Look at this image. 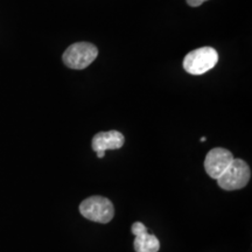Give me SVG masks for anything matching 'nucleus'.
Segmentation results:
<instances>
[{
    "label": "nucleus",
    "mask_w": 252,
    "mask_h": 252,
    "mask_svg": "<svg viewBox=\"0 0 252 252\" xmlns=\"http://www.w3.org/2000/svg\"><path fill=\"white\" fill-rule=\"evenodd\" d=\"M98 56L97 47L89 42H77L69 46L63 53V63L70 69L82 70L93 63Z\"/></svg>",
    "instance_id": "f257e3e1"
},
{
    "label": "nucleus",
    "mask_w": 252,
    "mask_h": 252,
    "mask_svg": "<svg viewBox=\"0 0 252 252\" xmlns=\"http://www.w3.org/2000/svg\"><path fill=\"white\" fill-rule=\"evenodd\" d=\"M219 62V53L213 47H202L188 53L184 60V69L188 74L203 75Z\"/></svg>",
    "instance_id": "f03ea898"
},
{
    "label": "nucleus",
    "mask_w": 252,
    "mask_h": 252,
    "mask_svg": "<svg viewBox=\"0 0 252 252\" xmlns=\"http://www.w3.org/2000/svg\"><path fill=\"white\" fill-rule=\"evenodd\" d=\"M80 213L87 220L96 223H109L115 216V207L109 198L103 196H90L82 201Z\"/></svg>",
    "instance_id": "7ed1b4c3"
},
{
    "label": "nucleus",
    "mask_w": 252,
    "mask_h": 252,
    "mask_svg": "<svg viewBox=\"0 0 252 252\" xmlns=\"http://www.w3.org/2000/svg\"><path fill=\"white\" fill-rule=\"evenodd\" d=\"M251 178V169L242 159L232 160L224 173L217 179V184L224 190H238L249 184Z\"/></svg>",
    "instance_id": "20e7f679"
},
{
    "label": "nucleus",
    "mask_w": 252,
    "mask_h": 252,
    "mask_svg": "<svg viewBox=\"0 0 252 252\" xmlns=\"http://www.w3.org/2000/svg\"><path fill=\"white\" fill-rule=\"evenodd\" d=\"M234 160V156L230 151L223 147H215L208 152L204 160V169L212 179H217L224 173L228 166Z\"/></svg>",
    "instance_id": "39448f33"
},
{
    "label": "nucleus",
    "mask_w": 252,
    "mask_h": 252,
    "mask_svg": "<svg viewBox=\"0 0 252 252\" xmlns=\"http://www.w3.org/2000/svg\"><path fill=\"white\" fill-rule=\"evenodd\" d=\"M132 234L134 235L133 247L135 252H158L160 249V242L154 235L147 232V228L141 222H134L132 224Z\"/></svg>",
    "instance_id": "423d86ee"
},
{
    "label": "nucleus",
    "mask_w": 252,
    "mask_h": 252,
    "mask_svg": "<svg viewBox=\"0 0 252 252\" xmlns=\"http://www.w3.org/2000/svg\"><path fill=\"white\" fill-rule=\"evenodd\" d=\"M125 138L118 131L99 132L93 138V150L94 152H106L108 150H118L124 145Z\"/></svg>",
    "instance_id": "0eeeda50"
},
{
    "label": "nucleus",
    "mask_w": 252,
    "mask_h": 252,
    "mask_svg": "<svg viewBox=\"0 0 252 252\" xmlns=\"http://www.w3.org/2000/svg\"><path fill=\"white\" fill-rule=\"evenodd\" d=\"M208 1V0H187V4L191 7H198L203 4V2Z\"/></svg>",
    "instance_id": "6e6552de"
},
{
    "label": "nucleus",
    "mask_w": 252,
    "mask_h": 252,
    "mask_svg": "<svg viewBox=\"0 0 252 252\" xmlns=\"http://www.w3.org/2000/svg\"><path fill=\"white\" fill-rule=\"evenodd\" d=\"M104 156H105V152H97V157L98 158H104Z\"/></svg>",
    "instance_id": "1a4fd4ad"
},
{
    "label": "nucleus",
    "mask_w": 252,
    "mask_h": 252,
    "mask_svg": "<svg viewBox=\"0 0 252 252\" xmlns=\"http://www.w3.org/2000/svg\"><path fill=\"white\" fill-rule=\"evenodd\" d=\"M201 141H202V143H204V141H206V137H202V138H201Z\"/></svg>",
    "instance_id": "9d476101"
}]
</instances>
